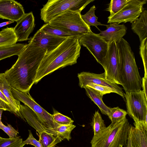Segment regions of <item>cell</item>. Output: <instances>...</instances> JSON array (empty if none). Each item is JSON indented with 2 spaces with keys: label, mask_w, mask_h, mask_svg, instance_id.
<instances>
[{
  "label": "cell",
  "mask_w": 147,
  "mask_h": 147,
  "mask_svg": "<svg viewBox=\"0 0 147 147\" xmlns=\"http://www.w3.org/2000/svg\"><path fill=\"white\" fill-rule=\"evenodd\" d=\"M16 63L4 73L11 87L29 93L35 83L38 70L47 50L29 40Z\"/></svg>",
  "instance_id": "6da1fadb"
},
{
  "label": "cell",
  "mask_w": 147,
  "mask_h": 147,
  "mask_svg": "<svg viewBox=\"0 0 147 147\" xmlns=\"http://www.w3.org/2000/svg\"><path fill=\"white\" fill-rule=\"evenodd\" d=\"M80 49L78 39L69 38L55 49L46 53L38 69L35 83L55 70L76 63Z\"/></svg>",
  "instance_id": "7a4b0ae2"
},
{
  "label": "cell",
  "mask_w": 147,
  "mask_h": 147,
  "mask_svg": "<svg viewBox=\"0 0 147 147\" xmlns=\"http://www.w3.org/2000/svg\"><path fill=\"white\" fill-rule=\"evenodd\" d=\"M116 44L119 55L118 78L120 84L125 92L141 90L142 78L129 44L123 38Z\"/></svg>",
  "instance_id": "3957f363"
},
{
  "label": "cell",
  "mask_w": 147,
  "mask_h": 147,
  "mask_svg": "<svg viewBox=\"0 0 147 147\" xmlns=\"http://www.w3.org/2000/svg\"><path fill=\"white\" fill-rule=\"evenodd\" d=\"M130 124L127 119L111 123L99 135L93 136L91 147H123L127 144Z\"/></svg>",
  "instance_id": "277c9868"
},
{
  "label": "cell",
  "mask_w": 147,
  "mask_h": 147,
  "mask_svg": "<svg viewBox=\"0 0 147 147\" xmlns=\"http://www.w3.org/2000/svg\"><path fill=\"white\" fill-rule=\"evenodd\" d=\"M49 24L65 32L73 34L79 39L92 31L84 21L81 13L70 10L66 11L52 20Z\"/></svg>",
  "instance_id": "5b68a950"
},
{
  "label": "cell",
  "mask_w": 147,
  "mask_h": 147,
  "mask_svg": "<svg viewBox=\"0 0 147 147\" xmlns=\"http://www.w3.org/2000/svg\"><path fill=\"white\" fill-rule=\"evenodd\" d=\"M94 0H49L40 9V18L45 24L68 10L80 13Z\"/></svg>",
  "instance_id": "8992f818"
},
{
  "label": "cell",
  "mask_w": 147,
  "mask_h": 147,
  "mask_svg": "<svg viewBox=\"0 0 147 147\" xmlns=\"http://www.w3.org/2000/svg\"><path fill=\"white\" fill-rule=\"evenodd\" d=\"M124 96L127 114L134 121L147 125V99L143 90L126 92Z\"/></svg>",
  "instance_id": "52a82bcc"
},
{
  "label": "cell",
  "mask_w": 147,
  "mask_h": 147,
  "mask_svg": "<svg viewBox=\"0 0 147 147\" xmlns=\"http://www.w3.org/2000/svg\"><path fill=\"white\" fill-rule=\"evenodd\" d=\"M12 94L16 99L21 101L30 108L36 114L42 125L48 129L55 128L59 124L53 120L52 116L37 103L29 93L20 92L11 87Z\"/></svg>",
  "instance_id": "ba28073f"
},
{
  "label": "cell",
  "mask_w": 147,
  "mask_h": 147,
  "mask_svg": "<svg viewBox=\"0 0 147 147\" xmlns=\"http://www.w3.org/2000/svg\"><path fill=\"white\" fill-rule=\"evenodd\" d=\"M80 45L86 47L98 63L104 66L109 47V43L98 34L92 31L82 36L79 39Z\"/></svg>",
  "instance_id": "9c48e42d"
},
{
  "label": "cell",
  "mask_w": 147,
  "mask_h": 147,
  "mask_svg": "<svg viewBox=\"0 0 147 147\" xmlns=\"http://www.w3.org/2000/svg\"><path fill=\"white\" fill-rule=\"evenodd\" d=\"M147 1L146 0H129L119 11L108 18L107 23L119 24L128 22L132 23L138 19L144 10L143 5Z\"/></svg>",
  "instance_id": "30bf717a"
},
{
  "label": "cell",
  "mask_w": 147,
  "mask_h": 147,
  "mask_svg": "<svg viewBox=\"0 0 147 147\" xmlns=\"http://www.w3.org/2000/svg\"><path fill=\"white\" fill-rule=\"evenodd\" d=\"M79 86L84 88L87 84L92 83L106 87L123 98H125L124 93L121 88L117 84L107 79L104 72L101 74H96L87 72H82L78 74Z\"/></svg>",
  "instance_id": "8fae6325"
},
{
  "label": "cell",
  "mask_w": 147,
  "mask_h": 147,
  "mask_svg": "<svg viewBox=\"0 0 147 147\" xmlns=\"http://www.w3.org/2000/svg\"><path fill=\"white\" fill-rule=\"evenodd\" d=\"M119 61V52L116 43L113 41L109 43L103 67L106 78L117 85L120 84L118 78Z\"/></svg>",
  "instance_id": "7c38bea8"
},
{
  "label": "cell",
  "mask_w": 147,
  "mask_h": 147,
  "mask_svg": "<svg viewBox=\"0 0 147 147\" xmlns=\"http://www.w3.org/2000/svg\"><path fill=\"white\" fill-rule=\"evenodd\" d=\"M25 14L22 5L14 0H0V18L17 22Z\"/></svg>",
  "instance_id": "4fadbf2b"
},
{
  "label": "cell",
  "mask_w": 147,
  "mask_h": 147,
  "mask_svg": "<svg viewBox=\"0 0 147 147\" xmlns=\"http://www.w3.org/2000/svg\"><path fill=\"white\" fill-rule=\"evenodd\" d=\"M67 38L55 36L39 29L29 39L46 49L48 53L55 49Z\"/></svg>",
  "instance_id": "5bb4252c"
},
{
  "label": "cell",
  "mask_w": 147,
  "mask_h": 147,
  "mask_svg": "<svg viewBox=\"0 0 147 147\" xmlns=\"http://www.w3.org/2000/svg\"><path fill=\"white\" fill-rule=\"evenodd\" d=\"M34 18L32 12L25 13L17 22L13 30L18 41L28 40V37L35 26Z\"/></svg>",
  "instance_id": "9a60e30c"
},
{
  "label": "cell",
  "mask_w": 147,
  "mask_h": 147,
  "mask_svg": "<svg viewBox=\"0 0 147 147\" xmlns=\"http://www.w3.org/2000/svg\"><path fill=\"white\" fill-rule=\"evenodd\" d=\"M135 127L131 126V147H147V125L134 121Z\"/></svg>",
  "instance_id": "2e32d148"
},
{
  "label": "cell",
  "mask_w": 147,
  "mask_h": 147,
  "mask_svg": "<svg viewBox=\"0 0 147 147\" xmlns=\"http://www.w3.org/2000/svg\"><path fill=\"white\" fill-rule=\"evenodd\" d=\"M105 26L107 29L100 31L98 34L108 43L113 41L119 42L127 32V28L124 24L113 23Z\"/></svg>",
  "instance_id": "e0dca14e"
},
{
  "label": "cell",
  "mask_w": 147,
  "mask_h": 147,
  "mask_svg": "<svg viewBox=\"0 0 147 147\" xmlns=\"http://www.w3.org/2000/svg\"><path fill=\"white\" fill-rule=\"evenodd\" d=\"M0 90L8 100L13 113L23 119L20 112V101L15 99L13 96L11 86L6 78L4 73H0Z\"/></svg>",
  "instance_id": "ac0fdd59"
},
{
  "label": "cell",
  "mask_w": 147,
  "mask_h": 147,
  "mask_svg": "<svg viewBox=\"0 0 147 147\" xmlns=\"http://www.w3.org/2000/svg\"><path fill=\"white\" fill-rule=\"evenodd\" d=\"M139 18L132 23L131 29L138 36L140 42L147 38V11L144 10Z\"/></svg>",
  "instance_id": "d6986e66"
},
{
  "label": "cell",
  "mask_w": 147,
  "mask_h": 147,
  "mask_svg": "<svg viewBox=\"0 0 147 147\" xmlns=\"http://www.w3.org/2000/svg\"><path fill=\"white\" fill-rule=\"evenodd\" d=\"M38 134V141L42 147H54L62 141L57 135L55 129L51 131L44 130Z\"/></svg>",
  "instance_id": "ffe728a7"
},
{
  "label": "cell",
  "mask_w": 147,
  "mask_h": 147,
  "mask_svg": "<svg viewBox=\"0 0 147 147\" xmlns=\"http://www.w3.org/2000/svg\"><path fill=\"white\" fill-rule=\"evenodd\" d=\"M84 88L88 96L98 106L102 113L108 116L111 108L104 103L102 99L103 96L97 90L88 86L85 87Z\"/></svg>",
  "instance_id": "44dd1931"
},
{
  "label": "cell",
  "mask_w": 147,
  "mask_h": 147,
  "mask_svg": "<svg viewBox=\"0 0 147 147\" xmlns=\"http://www.w3.org/2000/svg\"><path fill=\"white\" fill-rule=\"evenodd\" d=\"M27 44L16 43L9 46L0 47V61L11 56H18Z\"/></svg>",
  "instance_id": "7402d4cb"
},
{
  "label": "cell",
  "mask_w": 147,
  "mask_h": 147,
  "mask_svg": "<svg viewBox=\"0 0 147 147\" xmlns=\"http://www.w3.org/2000/svg\"><path fill=\"white\" fill-rule=\"evenodd\" d=\"M17 42L13 27H7L0 31V47L15 45Z\"/></svg>",
  "instance_id": "603a6c76"
},
{
  "label": "cell",
  "mask_w": 147,
  "mask_h": 147,
  "mask_svg": "<svg viewBox=\"0 0 147 147\" xmlns=\"http://www.w3.org/2000/svg\"><path fill=\"white\" fill-rule=\"evenodd\" d=\"M90 125L93 130L94 136H96L100 134L106 127L98 111H96L94 114Z\"/></svg>",
  "instance_id": "cb8c5ba5"
},
{
  "label": "cell",
  "mask_w": 147,
  "mask_h": 147,
  "mask_svg": "<svg viewBox=\"0 0 147 147\" xmlns=\"http://www.w3.org/2000/svg\"><path fill=\"white\" fill-rule=\"evenodd\" d=\"M39 29L58 37L65 38H78L76 36L57 28L50 25L49 23L44 24Z\"/></svg>",
  "instance_id": "d4e9b609"
},
{
  "label": "cell",
  "mask_w": 147,
  "mask_h": 147,
  "mask_svg": "<svg viewBox=\"0 0 147 147\" xmlns=\"http://www.w3.org/2000/svg\"><path fill=\"white\" fill-rule=\"evenodd\" d=\"M95 9V6L93 5L86 13L83 15H81V16L84 21L88 26L90 27L91 26H95L100 31L97 26L98 25H103L98 21V18L94 13Z\"/></svg>",
  "instance_id": "484cf974"
},
{
  "label": "cell",
  "mask_w": 147,
  "mask_h": 147,
  "mask_svg": "<svg viewBox=\"0 0 147 147\" xmlns=\"http://www.w3.org/2000/svg\"><path fill=\"white\" fill-rule=\"evenodd\" d=\"M76 126L71 124L69 125H59L55 128L57 135L62 140L66 139L69 141L71 139V132Z\"/></svg>",
  "instance_id": "4316f807"
},
{
  "label": "cell",
  "mask_w": 147,
  "mask_h": 147,
  "mask_svg": "<svg viewBox=\"0 0 147 147\" xmlns=\"http://www.w3.org/2000/svg\"><path fill=\"white\" fill-rule=\"evenodd\" d=\"M129 0H112L109 6L106 11L110 12V15L108 18H110L117 13L126 4Z\"/></svg>",
  "instance_id": "83f0119b"
},
{
  "label": "cell",
  "mask_w": 147,
  "mask_h": 147,
  "mask_svg": "<svg viewBox=\"0 0 147 147\" xmlns=\"http://www.w3.org/2000/svg\"><path fill=\"white\" fill-rule=\"evenodd\" d=\"M127 114L125 110L118 107L111 108L108 115L111 123H116L125 118Z\"/></svg>",
  "instance_id": "f1b7e54d"
},
{
  "label": "cell",
  "mask_w": 147,
  "mask_h": 147,
  "mask_svg": "<svg viewBox=\"0 0 147 147\" xmlns=\"http://www.w3.org/2000/svg\"><path fill=\"white\" fill-rule=\"evenodd\" d=\"M22 139L20 136L10 139L0 136V147H23L22 146Z\"/></svg>",
  "instance_id": "f546056e"
},
{
  "label": "cell",
  "mask_w": 147,
  "mask_h": 147,
  "mask_svg": "<svg viewBox=\"0 0 147 147\" xmlns=\"http://www.w3.org/2000/svg\"><path fill=\"white\" fill-rule=\"evenodd\" d=\"M54 121L61 125H69L72 124L74 121L70 118L63 115L57 111H54L52 115Z\"/></svg>",
  "instance_id": "4dcf8cb0"
},
{
  "label": "cell",
  "mask_w": 147,
  "mask_h": 147,
  "mask_svg": "<svg viewBox=\"0 0 147 147\" xmlns=\"http://www.w3.org/2000/svg\"><path fill=\"white\" fill-rule=\"evenodd\" d=\"M147 38L140 42V54L142 60L144 70V77H147Z\"/></svg>",
  "instance_id": "1f68e13d"
},
{
  "label": "cell",
  "mask_w": 147,
  "mask_h": 147,
  "mask_svg": "<svg viewBox=\"0 0 147 147\" xmlns=\"http://www.w3.org/2000/svg\"><path fill=\"white\" fill-rule=\"evenodd\" d=\"M0 129H2L9 136V138H12L17 137L18 132L10 124L5 125L2 123H0Z\"/></svg>",
  "instance_id": "d6a6232c"
},
{
  "label": "cell",
  "mask_w": 147,
  "mask_h": 147,
  "mask_svg": "<svg viewBox=\"0 0 147 147\" xmlns=\"http://www.w3.org/2000/svg\"><path fill=\"white\" fill-rule=\"evenodd\" d=\"M86 86H88L97 90L102 96L107 94L113 93V92L109 89L98 84L90 83L86 85Z\"/></svg>",
  "instance_id": "836d02e7"
},
{
  "label": "cell",
  "mask_w": 147,
  "mask_h": 147,
  "mask_svg": "<svg viewBox=\"0 0 147 147\" xmlns=\"http://www.w3.org/2000/svg\"><path fill=\"white\" fill-rule=\"evenodd\" d=\"M29 132L28 137L25 140L22 141V146L23 147L25 144H29L35 147H42L39 141L37 140L33 137L31 131L29 130Z\"/></svg>",
  "instance_id": "e575fe53"
},
{
  "label": "cell",
  "mask_w": 147,
  "mask_h": 147,
  "mask_svg": "<svg viewBox=\"0 0 147 147\" xmlns=\"http://www.w3.org/2000/svg\"><path fill=\"white\" fill-rule=\"evenodd\" d=\"M0 103L5 111L13 113L11 107L8 100L0 90Z\"/></svg>",
  "instance_id": "d590c367"
},
{
  "label": "cell",
  "mask_w": 147,
  "mask_h": 147,
  "mask_svg": "<svg viewBox=\"0 0 147 147\" xmlns=\"http://www.w3.org/2000/svg\"><path fill=\"white\" fill-rule=\"evenodd\" d=\"M142 86L145 97L147 99V77H144L142 79Z\"/></svg>",
  "instance_id": "8d00e7d4"
},
{
  "label": "cell",
  "mask_w": 147,
  "mask_h": 147,
  "mask_svg": "<svg viewBox=\"0 0 147 147\" xmlns=\"http://www.w3.org/2000/svg\"><path fill=\"white\" fill-rule=\"evenodd\" d=\"M131 125L130 124L129 128V131L128 139L127 144L124 147H131Z\"/></svg>",
  "instance_id": "74e56055"
},
{
  "label": "cell",
  "mask_w": 147,
  "mask_h": 147,
  "mask_svg": "<svg viewBox=\"0 0 147 147\" xmlns=\"http://www.w3.org/2000/svg\"><path fill=\"white\" fill-rule=\"evenodd\" d=\"M14 22L11 21H9L7 22H3L0 23V28H1L4 26L7 25L8 24Z\"/></svg>",
  "instance_id": "f35d334b"
},
{
  "label": "cell",
  "mask_w": 147,
  "mask_h": 147,
  "mask_svg": "<svg viewBox=\"0 0 147 147\" xmlns=\"http://www.w3.org/2000/svg\"><path fill=\"white\" fill-rule=\"evenodd\" d=\"M4 111V110L3 109L0 108V123H2L1 121V117L3 111Z\"/></svg>",
  "instance_id": "ab89813d"
},
{
  "label": "cell",
  "mask_w": 147,
  "mask_h": 147,
  "mask_svg": "<svg viewBox=\"0 0 147 147\" xmlns=\"http://www.w3.org/2000/svg\"><path fill=\"white\" fill-rule=\"evenodd\" d=\"M0 108L3 109L4 110V111H5L3 107L1 105L0 103Z\"/></svg>",
  "instance_id": "60d3db41"
}]
</instances>
